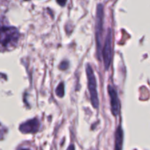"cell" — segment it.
Segmentation results:
<instances>
[{"mask_svg": "<svg viewBox=\"0 0 150 150\" xmlns=\"http://www.w3.org/2000/svg\"><path fill=\"white\" fill-rule=\"evenodd\" d=\"M21 150H29V149H21Z\"/></svg>", "mask_w": 150, "mask_h": 150, "instance_id": "cell-10", "label": "cell"}, {"mask_svg": "<svg viewBox=\"0 0 150 150\" xmlns=\"http://www.w3.org/2000/svg\"><path fill=\"white\" fill-rule=\"evenodd\" d=\"M38 128H39V122L36 119H33L23 123L19 127L21 132L23 133H35L38 131Z\"/></svg>", "mask_w": 150, "mask_h": 150, "instance_id": "cell-6", "label": "cell"}, {"mask_svg": "<svg viewBox=\"0 0 150 150\" xmlns=\"http://www.w3.org/2000/svg\"><path fill=\"white\" fill-rule=\"evenodd\" d=\"M102 54L103 57L104 66L105 70H108L110 67L111 58H112V35H111V29H108L107 33Z\"/></svg>", "mask_w": 150, "mask_h": 150, "instance_id": "cell-4", "label": "cell"}, {"mask_svg": "<svg viewBox=\"0 0 150 150\" xmlns=\"http://www.w3.org/2000/svg\"><path fill=\"white\" fill-rule=\"evenodd\" d=\"M67 150H75L74 146H73V145H71V146H69L68 149H67Z\"/></svg>", "mask_w": 150, "mask_h": 150, "instance_id": "cell-9", "label": "cell"}, {"mask_svg": "<svg viewBox=\"0 0 150 150\" xmlns=\"http://www.w3.org/2000/svg\"><path fill=\"white\" fill-rule=\"evenodd\" d=\"M103 7L102 4H98L96 14V43L98 54L101 52V37L103 32Z\"/></svg>", "mask_w": 150, "mask_h": 150, "instance_id": "cell-3", "label": "cell"}, {"mask_svg": "<svg viewBox=\"0 0 150 150\" xmlns=\"http://www.w3.org/2000/svg\"><path fill=\"white\" fill-rule=\"evenodd\" d=\"M18 38V31L8 26L3 19L0 18V49H11L16 45Z\"/></svg>", "mask_w": 150, "mask_h": 150, "instance_id": "cell-1", "label": "cell"}, {"mask_svg": "<svg viewBox=\"0 0 150 150\" xmlns=\"http://www.w3.org/2000/svg\"><path fill=\"white\" fill-rule=\"evenodd\" d=\"M56 93H57V96L62 98L64 96V83H59L58 86H57V89H56Z\"/></svg>", "mask_w": 150, "mask_h": 150, "instance_id": "cell-8", "label": "cell"}, {"mask_svg": "<svg viewBox=\"0 0 150 150\" xmlns=\"http://www.w3.org/2000/svg\"><path fill=\"white\" fill-rule=\"evenodd\" d=\"M108 94H109L110 98H111V112H112L113 115L117 117L120 112V100H119L118 95L117 92L114 88L111 86H108Z\"/></svg>", "mask_w": 150, "mask_h": 150, "instance_id": "cell-5", "label": "cell"}, {"mask_svg": "<svg viewBox=\"0 0 150 150\" xmlns=\"http://www.w3.org/2000/svg\"><path fill=\"white\" fill-rule=\"evenodd\" d=\"M86 75H87L88 87H89V94H90L91 103L94 108H98V105H99V100H98V91H97L96 79H95L93 70L89 64H87L86 65Z\"/></svg>", "mask_w": 150, "mask_h": 150, "instance_id": "cell-2", "label": "cell"}, {"mask_svg": "<svg viewBox=\"0 0 150 150\" xmlns=\"http://www.w3.org/2000/svg\"><path fill=\"white\" fill-rule=\"evenodd\" d=\"M123 144V131L121 126H119L115 134V150H122Z\"/></svg>", "mask_w": 150, "mask_h": 150, "instance_id": "cell-7", "label": "cell"}]
</instances>
